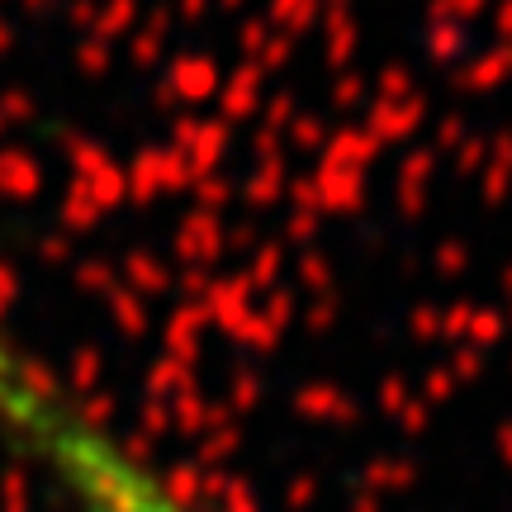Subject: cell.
Listing matches in <instances>:
<instances>
[{
  "label": "cell",
  "instance_id": "cell-1",
  "mask_svg": "<svg viewBox=\"0 0 512 512\" xmlns=\"http://www.w3.org/2000/svg\"><path fill=\"white\" fill-rule=\"evenodd\" d=\"M0 441L34 475L48 512H228L195 494L105 418L0 318Z\"/></svg>",
  "mask_w": 512,
  "mask_h": 512
}]
</instances>
